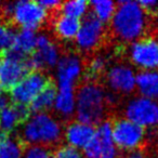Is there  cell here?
<instances>
[{"instance_id": "obj_28", "label": "cell", "mask_w": 158, "mask_h": 158, "mask_svg": "<svg viewBox=\"0 0 158 158\" xmlns=\"http://www.w3.org/2000/svg\"><path fill=\"white\" fill-rule=\"evenodd\" d=\"M38 5L41 8H44L46 11L48 10L49 12H51L59 9L62 6V2L56 1V0H41V1H38Z\"/></svg>"}, {"instance_id": "obj_16", "label": "cell", "mask_w": 158, "mask_h": 158, "mask_svg": "<svg viewBox=\"0 0 158 158\" xmlns=\"http://www.w3.org/2000/svg\"><path fill=\"white\" fill-rule=\"evenodd\" d=\"M139 92L144 98L158 100V70H143L135 77Z\"/></svg>"}, {"instance_id": "obj_7", "label": "cell", "mask_w": 158, "mask_h": 158, "mask_svg": "<svg viewBox=\"0 0 158 158\" xmlns=\"http://www.w3.org/2000/svg\"><path fill=\"white\" fill-rule=\"evenodd\" d=\"M128 120L143 128L158 127V102L147 98H135L128 102L125 110Z\"/></svg>"}, {"instance_id": "obj_14", "label": "cell", "mask_w": 158, "mask_h": 158, "mask_svg": "<svg viewBox=\"0 0 158 158\" xmlns=\"http://www.w3.org/2000/svg\"><path fill=\"white\" fill-rule=\"evenodd\" d=\"M84 68V62L75 52H65L57 62V79L60 88L61 87H72L79 76L81 75Z\"/></svg>"}, {"instance_id": "obj_11", "label": "cell", "mask_w": 158, "mask_h": 158, "mask_svg": "<svg viewBox=\"0 0 158 158\" xmlns=\"http://www.w3.org/2000/svg\"><path fill=\"white\" fill-rule=\"evenodd\" d=\"M130 60L132 63L147 68L158 67V39L157 36H145L135 41L129 49Z\"/></svg>"}, {"instance_id": "obj_8", "label": "cell", "mask_w": 158, "mask_h": 158, "mask_svg": "<svg viewBox=\"0 0 158 158\" xmlns=\"http://www.w3.org/2000/svg\"><path fill=\"white\" fill-rule=\"evenodd\" d=\"M87 158H116L117 151L112 135L110 118L98 126L92 140L84 148Z\"/></svg>"}, {"instance_id": "obj_31", "label": "cell", "mask_w": 158, "mask_h": 158, "mask_svg": "<svg viewBox=\"0 0 158 158\" xmlns=\"http://www.w3.org/2000/svg\"><path fill=\"white\" fill-rule=\"evenodd\" d=\"M0 56H1V54H0Z\"/></svg>"}, {"instance_id": "obj_3", "label": "cell", "mask_w": 158, "mask_h": 158, "mask_svg": "<svg viewBox=\"0 0 158 158\" xmlns=\"http://www.w3.org/2000/svg\"><path fill=\"white\" fill-rule=\"evenodd\" d=\"M63 139L62 125L47 113L29 117L23 123L18 141L21 145H41L51 147L61 144Z\"/></svg>"}, {"instance_id": "obj_2", "label": "cell", "mask_w": 158, "mask_h": 158, "mask_svg": "<svg viewBox=\"0 0 158 158\" xmlns=\"http://www.w3.org/2000/svg\"><path fill=\"white\" fill-rule=\"evenodd\" d=\"M118 7L107 28L110 44L113 39L118 41V46H123L146 34L148 21L144 11L135 1H119Z\"/></svg>"}, {"instance_id": "obj_9", "label": "cell", "mask_w": 158, "mask_h": 158, "mask_svg": "<svg viewBox=\"0 0 158 158\" xmlns=\"http://www.w3.org/2000/svg\"><path fill=\"white\" fill-rule=\"evenodd\" d=\"M47 20V12L35 1L15 2L10 27L22 26L35 31Z\"/></svg>"}, {"instance_id": "obj_20", "label": "cell", "mask_w": 158, "mask_h": 158, "mask_svg": "<svg viewBox=\"0 0 158 158\" xmlns=\"http://www.w3.org/2000/svg\"><path fill=\"white\" fill-rule=\"evenodd\" d=\"M37 44V37L35 31L31 28H23L15 35L12 48L21 51L24 54H31L35 51Z\"/></svg>"}, {"instance_id": "obj_30", "label": "cell", "mask_w": 158, "mask_h": 158, "mask_svg": "<svg viewBox=\"0 0 158 158\" xmlns=\"http://www.w3.org/2000/svg\"><path fill=\"white\" fill-rule=\"evenodd\" d=\"M128 158H131V157H128Z\"/></svg>"}, {"instance_id": "obj_21", "label": "cell", "mask_w": 158, "mask_h": 158, "mask_svg": "<svg viewBox=\"0 0 158 158\" xmlns=\"http://www.w3.org/2000/svg\"><path fill=\"white\" fill-rule=\"evenodd\" d=\"M89 3L85 0H75V1H67V2H62L60 8V13L62 15L68 16L72 19H77L85 15L87 9H88Z\"/></svg>"}, {"instance_id": "obj_19", "label": "cell", "mask_w": 158, "mask_h": 158, "mask_svg": "<svg viewBox=\"0 0 158 158\" xmlns=\"http://www.w3.org/2000/svg\"><path fill=\"white\" fill-rule=\"evenodd\" d=\"M21 125L23 123L14 103L0 110V131L2 133L9 135L10 132Z\"/></svg>"}, {"instance_id": "obj_17", "label": "cell", "mask_w": 158, "mask_h": 158, "mask_svg": "<svg viewBox=\"0 0 158 158\" xmlns=\"http://www.w3.org/2000/svg\"><path fill=\"white\" fill-rule=\"evenodd\" d=\"M54 106L57 114L62 118L65 119V120H69V118L74 114L75 108L74 88H72V87H61L59 94L55 98Z\"/></svg>"}, {"instance_id": "obj_23", "label": "cell", "mask_w": 158, "mask_h": 158, "mask_svg": "<svg viewBox=\"0 0 158 158\" xmlns=\"http://www.w3.org/2000/svg\"><path fill=\"white\" fill-rule=\"evenodd\" d=\"M0 158H22V145L18 140L7 138L0 143Z\"/></svg>"}, {"instance_id": "obj_18", "label": "cell", "mask_w": 158, "mask_h": 158, "mask_svg": "<svg viewBox=\"0 0 158 158\" xmlns=\"http://www.w3.org/2000/svg\"><path fill=\"white\" fill-rule=\"evenodd\" d=\"M55 98H56V86H55L54 80H51L47 87L33 100L31 103L29 110L31 112H35L36 114L44 113L49 110L54 105Z\"/></svg>"}, {"instance_id": "obj_29", "label": "cell", "mask_w": 158, "mask_h": 158, "mask_svg": "<svg viewBox=\"0 0 158 158\" xmlns=\"http://www.w3.org/2000/svg\"><path fill=\"white\" fill-rule=\"evenodd\" d=\"M7 91H3L2 89H0V110H2L3 107L8 106L9 97L7 95Z\"/></svg>"}, {"instance_id": "obj_4", "label": "cell", "mask_w": 158, "mask_h": 158, "mask_svg": "<svg viewBox=\"0 0 158 158\" xmlns=\"http://www.w3.org/2000/svg\"><path fill=\"white\" fill-rule=\"evenodd\" d=\"M106 44H110V39L104 23L92 11L88 12L76 36V44L79 52L85 54V57H88L104 48Z\"/></svg>"}, {"instance_id": "obj_26", "label": "cell", "mask_w": 158, "mask_h": 158, "mask_svg": "<svg viewBox=\"0 0 158 158\" xmlns=\"http://www.w3.org/2000/svg\"><path fill=\"white\" fill-rule=\"evenodd\" d=\"M52 158H84L81 154L72 146H60L53 152Z\"/></svg>"}, {"instance_id": "obj_10", "label": "cell", "mask_w": 158, "mask_h": 158, "mask_svg": "<svg viewBox=\"0 0 158 158\" xmlns=\"http://www.w3.org/2000/svg\"><path fill=\"white\" fill-rule=\"evenodd\" d=\"M59 62V49L47 35L37 37V44L33 53L28 56V66L31 70H41L52 68Z\"/></svg>"}, {"instance_id": "obj_1", "label": "cell", "mask_w": 158, "mask_h": 158, "mask_svg": "<svg viewBox=\"0 0 158 158\" xmlns=\"http://www.w3.org/2000/svg\"><path fill=\"white\" fill-rule=\"evenodd\" d=\"M76 102V113L79 123L91 127L104 123L114 105L103 84L87 80H82L79 85Z\"/></svg>"}, {"instance_id": "obj_12", "label": "cell", "mask_w": 158, "mask_h": 158, "mask_svg": "<svg viewBox=\"0 0 158 158\" xmlns=\"http://www.w3.org/2000/svg\"><path fill=\"white\" fill-rule=\"evenodd\" d=\"M105 84L116 94H130L135 88V76L129 66L116 64L106 70Z\"/></svg>"}, {"instance_id": "obj_24", "label": "cell", "mask_w": 158, "mask_h": 158, "mask_svg": "<svg viewBox=\"0 0 158 158\" xmlns=\"http://www.w3.org/2000/svg\"><path fill=\"white\" fill-rule=\"evenodd\" d=\"M51 147L41 145H22L23 158H52Z\"/></svg>"}, {"instance_id": "obj_13", "label": "cell", "mask_w": 158, "mask_h": 158, "mask_svg": "<svg viewBox=\"0 0 158 158\" xmlns=\"http://www.w3.org/2000/svg\"><path fill=\"white\" fill-rule=\"evenodd\" d=\"M28 61L25 63L15 62L0 56V89L9 92L13 87L31 73Z\"/></svg>"}, {"instance_id": "obj_27", "label": "cell", "mask_w": 158, "mask_h": 158, "mask_svg": "<svg viewBox=\"0 0 158 158\" xmlns=\"http://www.w3.org/2000/svg\"><path fill=\"white\" fill-rule=\"evenodd\" d=\"M138 3L147 16L152 19H155L158 16V1L146 0V1H139Z\"/></svg>"}, {"instance_id": "obj_6", "label": "cell", "mask_w": 158, "mask_h": 158, "mask_svg": "<svg viewBox=\"0 0 158 158\" xmlns=\"http://www.w3.org/2000/svg\"><path fill=\"white\" fill-rule=\"evenodd\" d=\"M52 80L49 75L41 70H31L22 81L11 89V98L16 104L31 103L33 100L44 90Z\"/></svg>"}, {"instance_id": "obj_25", "label": "cell", "mask_w": 158, "mask_h": 158, "mask_svg": "<svg viewBox=\"0 0 158 158\" xmlns=\"http://www.w3.org/2000/svg\"><path fill=\"white\" fill-rule=\"evenodd\" d=\"M15 35L12 27L0 24V54L13 47Z\"/></svg>"}, {"instance_id": "obj_22", "label": "cell", "mask_w": 158, "mask_h": 158, "mask_svg": "<svg viewBox=\"0 0 158 158\" xmlns=\"http://www.w3.org/2000/svg\"><path fill=\"white\" fill-rule=\"evenodd\" d=\"M90 5L92 6V12L102 23H107L116 11V3L113 1H92Z\"/></svg>"}, {"instance_id": "obj_15", "label": "cell", "mask_w": 158, "mask_h": 158, "mask_svg": "<svg viewBox=\"0 0 158 158\" xmlns=\"http://www.w3.org/2000/svg\"><path fill=\"white\" fill-rule=\"evenodd\" d=\"M95 133L94 127L79 121H70L65 129V136L69 146L74 148H85L92 140Z\"/></svg>"}, {"instance_id": "obj_5", "label": "cell", "mask_w": 158, "mask_h": 158, "mask_svg": "<svg viewBox=\"0 0 158 158\" xmlns=\"http://www.w3.org/2000/svg\"><path fill=\"white\" fill-rule=\"evenodd\" d=\"M115 144L123 151H143L146 145L145 128L126 118H110Z\"/></svg>"}]
</instances>
